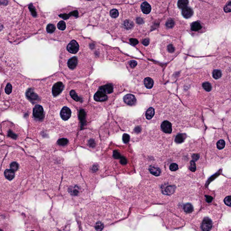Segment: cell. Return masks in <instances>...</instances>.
Here are the masks:
<instances>
[{
	"mask_svg": "<svg viewBox=\"0 0 231 231\" xmlns=\"http://www.w3.org/2000/svg\"><path fill=\"white\" fill-rule=\"evenodd\" d=\"M162 68L155 64H150L134 77L136 86L140 91L152 92L158 90L163 78Z\"/></svg>",
	"mask_w": 231,
	"mask_h": 231,
	"instance_id": "7c38bea8",
	"label": "cell"
},
{
	"mask_svg": "<svg viewBox=\"0 0 231 231\" xmlns=\"http://www.w3.org/2000/svg\"><path fill=\"white\" fill-rule=\"evenodd\" d=\"M29 231H35L34 230H31Z\"/></svg>",
	"mask_w": 231,
	"mask_h": 231,
	"instance_id": "816d5d0a",
	"label": "cell"
},
{
	"mask_svg": "<svg viewBox=\"0 0 231 231\" xmlns=\"http://www.w3.org/2000/svg\"><path fill=\"white\" fill-rule=\"evenodd\" d=\"M60 50L71 55L77 54L82 50L80 36L70 37L61 47Z\"/></svg>",
	"mask_w": 231,
	"mask_h": 231,
	"instance_id": "484cf974",
	"label": "cell"
},
{
	"mask_svg": "<svg viewBox=\"0 0 231 231\" xmlns=\"http://www.w3.org/2000/svg\"><path fill=\"white\" fill-rule=\"evenodd\" d=\"M186 24L176 18L168 17L163 20L159 27L160 33L180 38L186 29Z\"/></svg>",
	"mask_w": 231,
	"mask_h": 231,
	"instance_id": "ac0fdd59",
	"label": "cell"
},
{
	"mask_svg": "<svg viewBox=\"0 0 231 231\" xmlns=\"http://www.w3.org/2000/svg\"><path fill=\"white\" fill-rule=\"evenodd\" d=\"M166 208L163 215H170V220L184 224L192 220L199 212L201 203L199 197L196 196H178L171 200Z\"/></svg>",
	"mask_w": 231,
	"mask_h": 231,
	"instance_id": "5b68a950",
	"label": "cell"
},
{
	"mask_svg": "<svg viewBox=\"0 0 231 231\" xmlns=\"http://www.w3.org/2000/svg\"><path fill=\"white\" fill-rule=\"evenodd\" d=\"M179 168V166L176 163H172L169 166V169L171 171H177Z\"/></svg>",
	"mask_w": 231,
	"mask_h": 231,
	"instance_id": "f6af8a7d",
	"label": "cell"
},
{
	"mask_svg": "<svg viewBox=\"0 0 231 231\" xmlns=\"http://www.w3.org/2000/svg\"><path fill=\"white\" fill-rule=\"evenodd\" d=\"M224 65L223 66H214L211 72L213 77L214 80L219 83H220V82H222L223 84H224V82L226 83V81L225 80H226L228 81H231V80H228V78H231V76H228V75H231L228 74V68L227 69H224Z\"/></svg>",
	"mask_w": 231,
	"mask_h": 231,
	"instance_id": "4316f807",
	"label": "cell"
},
{
	"mask_svg": "<svg viewBox=\"0 0 231 231\" xmlns=\"http://www.w3.org/2000/svg\"><path fill=\"white\" fill-rule=\"evenodd\" d=\"M1 131L4 136V143L8 146L18 145L27 137L26 132L22 127L9 120L1 123Z\"/></svg>",
	"mask_w": 231,
	"mask_h": 231,
	"instance_id": "9a60e30c",
	"label": "cell"
},
{
	"mask_svg": "<svg viewBox=\"0 0 231 231\" xmlns=\"http://www.w3.org/2000/svg\"><path fill=\"white\" fill-rule=\"evenodd\" d=\"M41 103L34 105L28 119V136L32 139L37 138L39 131L44 125L45 121L46 113L44 107L40 104Z\"/></svg>",
	"mask_w": 231,
	"mask_h": 231,
	"instance_id": "e0dca14e",
	"label": "cell"
},
{
	"mask_svg": "<svg viewBox=\"0 0 231 231\" xmlns=\"http://www.w3.org/2000/svg\"><path fill=\"white\" fill-rule=\"evenodd\" d=\"M66 99L75 108H81L89 103L90 98V90L85 82L71 81L68 82L66 90Z\"/></svg>",
	"mask_w": 231,
	"mask_h": 231,
	"instance_id": "4fadbf2b",
	"label": "cell"
},
{
	"mask_svg": "<svg viewBox=\"0 0 231 231\" xmlns=\"http://www.w3.org/2000/svg\"><path fill=\"white\" fill-rule=\"evenodd\" d=\"M181 14L186 19H189L194 14V11L191 7L187 6L182 9Z\"/></svg>",
	"mask_w": 231,
	"mask_h": 231,
	"instance_id": "ab89813d",
	"label": "cell"
},
{
	"mask_svg": "<svg viewBox=\"0 0 231 231\" xmlns=\"http://www.w3.org/2000/svg\"><path fill=\"white\" fill-rule=\"evenodd\" d=\"M0 231H15L12 221L8 216H0Z\"/></svg>",
	"mask_w": 231,
	"mask_h": 231,
	"instance_id": "1f68e13d",
	"label": "cell"
},
{
	"mask_svg": "<svg viewBox=\"0 0 231 231\" xmlns=\"http://www.w3.org/2000/svg\"><path fill=\"white\" fill-rule=\"evenodd\" d=\"M77 111L65 98L52 102L48 120L55 130L60 132L75 131L77 127Z\"/></svg>",
	"mask_w": 231,
	"mask_h": 231,
	"instance_id": "277c9868",
	"label": "cell"
},
{
	"mask_svg": "<svg viewBox=\"0 0 231 231\" xmlns=\"http://www.w3.org/2000/svg\"><path fill=\"white\" fill-rule=\"evenodd\" d=\"M130 140V136L129 134H123V142L125 144L128 143Z\"/></svg>",
	"mask_w": 231,
	"mask_h": 231,
	"instance_id": "bcb514c9",
	"label": "cell"
},
{
	"mask_svg": "<svg viewBox=\"0 0 231 231\" xmlns=\"http://www.w3.org/2000/svg\"><path fill=\"white\" fill-rule=\"evenodd\" d=\"M86 13L85 9L68 6L57 9L52 13V19L65 21H75Z\"/></svg>",
	"mask_w": 231,
	"mask_h": 231,
	"instance_id": "7402d4cb",
	"label": "cell"
},
{
	"mask_svg": "<svg viewBox=\"0 0 231 231\" xmlns=\"http://www.w3.org/2000/svg\"><path fill=\"white\" fill-rule=\"evenodd\" d=\"M188 4L189 1L187 0H180L177 2V6L179 9H182L188 6Z\"/></svg>",
	"mask_w": 231,
	"mask_h": 231,
	"instance_id": "ee69618b",
	"label": "cell"
},
{
	"mask_svg": "<svg viewBox=\"0 0 231 231\" xmlns=\"http://www.w3.org/2000/svg\"><path fill=\"white\" fill-rule=\"evenodd\" d=\"M122 7L123 16L119 24L112 33L116 37L125 39L130 36L134 29H141L144 25V18L142 14L131 5H123Z\"/></svg>",
	"mask_w": 231,
	"mask_h": 231,
	"instance_id": "30bf717a",
	"label": "cell"
},
{
	"mask_svg": "<svg viewBox=\"0 0 231 231\" xmlns=\"http://www.w3.org/2000/svg\"><path fill=\"white\" fill-rule=\"evenodd\" d=\"M22 8L14 1H0V20L13 22L22 13Z\"/></svg>",
	"mask_w": 231,
	"mask_h": 231,
	"instance_id": "ffe728a7",
	"label": "cell"
},
{
	"mask_svg": "<svg viewBox=\"0 0 231 231\" xmlns=\"http://www.w3.org/2000/svg\"><path fill=\"white\" fill-rule=\"evenodd\" d=\"M125 89L124 83L116 80L97 79L90 88V97L96 103L108 107L112 104Z\"/></svg>",
	"mask_w": 231,
	"mask_h": 231,
	"instance_id": "8992f818",
	"label": "cell"
},
{
	"mask_svg": "<svg viewBox=\"0 0 231 231\" xmlns=\"http://www.w3.org/2000/svg\"><path fill=\"white\" fill-rule=\"evenodd\" d=\"M67 84L66 77L57 72L41 81H35L34 87L42 101L48 104L65 94Z\"/></svg>",
	"mask_w": 231,
	"mask_h": 231,
	"instance_id": "52a82bcc",
	"label": "cell"
},
{
	"mask_svg": "<svg viewBox=\"0 0 231 231\" xmlns=\"http://www.w3.org/2000/svg\"><path fill=\"white\" fill-rule=\"evenodd\" d=\"M6 49V43L5 41L0 38V57H2Z\"/></svg>",
	"mask_w": 231,
	"mask_h": 231,
	"instance_id": "7bdbcfd3",
	"label": "cell"
},
{
	"mask_svg": "<svg viewBox=\"0 0 231 231\" xmlns=\"http://www.w3.org/2000/svg\"><path fill=\"white\" fill-rule=\"evenodd\" d=\"M230 1L229 2V3L227 4V5L224 8L225 11L226 12H231V3Z\"/></svg>",
	"mask_w": 231,
	"mask_h": 231,
	"instance_id": "7dc6e473",
	"label": "cell"
},
{
	"mask_svg": "<svg viewBox=\"0 0 231 231\" xmlns=\"http://www.w3.org/2000/svg\"><path fill=\"white\" fill-rule=\"evenodd\" d=\"M215 145L218 152L223 151V150L227 148L228 146L227 139H225L224 138L217 139Z\"/></svg>",
	"mask_w": 231,
	"mask_h": 231,
	"instance_id": "e575fe53",
	"label": "cell"
},
{
	"mask_svg": "<svg viewBox=\"0 0 231 231\" xmlns=\"http://www.w3.org/2000/svg\"><path fill=\"white\" fill-rule=\"evenodd\" d=\"M79 144L88 150L96 151L99 147V139L95 133L89 130L81 132L79 136Z\"/></svg>",
	"mask_w": 231,
	"mask_h": 231,
	"instance_id": "cb8c5ba5",
	"label": "cell"
},
{
	"mask_svg": "<svg viewBox=\"0 0 231 231\" xmlns=\"http://www.w3.org/2000/svg\"><path fill=\"white\" fill-rule=\"evenodd\" d=\"M13 22L0 20V38L2 39L6 34H9L11 31Z\"/></svg>",
	"mask_w": 231,
	"mask_h": 231,
	"instance_id": "d6a6232c",
	"label": "cell"
},
{
	"mask_svg": "<svg viewBox=\"0 0 231 231\" xmlns=\"http://www.w3.org/2000/svg\"><path fill=\"white\" fill-rule=\"evenodd\" d=\"M4 110V109L0 108V116H1V114L3 113V112ZM2 131H1V124L0 123V135L2 134Z\"/></svg>",
	"mask_w": 231,
	"mask_h": 231,
	"instance_id": "681fc988",
	"label": "cell"
},
{
	"mask_svg": "<svg viewBox=\"0 0 231 231\" xmlns=\"http://www.w3.org/2000/svg\"><path fill=\"white\" fill-rule=\"evenodd\" d=\"M186 137V135L183 133H180L177 134L175 137V141L176 143H182L185 140Z\"/></svg>",
	"mask_w": 231,
	"mask_h": 231,
	"instance_id": "b9f144b4",
	"label": "cell"
},
{
	"mask_svg": "<svg viewBox=\"0 0 231 231\" xmlns=\"http://www.w3.org/2000/svg\"><path fill=\"white\" fill-rule=\"evenodd\" d=\"M19 80L18 76H14L4 81L1 88L0 102L8 104L11 110L26 113L30 112V108L23 98L22 93L20 92L22 89L20 86L22 85Z\"/></svg>",
	"mask_w": 231,
	"mask_h": 231,
	"instance_id": "ba28073f",
	"label": "cell"
},
{
	"mask_svg": "<svg viewBox=\"0 0 231 231\" xmlns=\"http://www.w3.org/2000/svg\"><path fill=\"white\" fill-rule=\"evenodd\" d=\"M123 102L128 105L134 106L137 102V99L133 94L131 93H128L123 97Z\"/></svg>",
	"mask_w": 231,
	"mask_h": 231,
	"instance_id": "8d00e7d4",
	"label": "cell"
},
{
	"mask_svg": "<svg viewBox=\"0 0 231 231\" xmlns=\"http://www.w3.org/2000/svg\"><path fill=\"white\" fill-rule=\"evenodd\" d=\"M155 114V110L153 107H150L147 110L145 113L146 119L148 120H150L154 118Z\"/></svg>",
	"mask_w": 231,
	"mask_h": 231,
	"instance_id": "60d3db41",
	"label": "cell"
},
{
	"mask_svg": "<svg viewBox=\"0 0 231 231\" xmlns=\"http://www.w3.org/2000/svg\"><path fill=\"white\" fill-rule=\"evenodd\" d=\"M37 160L20 150L8 154L0 170V206L8 207L18 196L23 183L39 169Z\"/></svg>",
	"mask_w": 231,
	"mask_h": 231,
	"instance_id": "6da1fadb",
	"label": "cell"
},
{
	"mask_svg": "<svg viewBox=\"0 0 231 231\" xmlns=\"http://www.w3.org/2000/svg\"><path fill=\"white\" fill-rule=\"evenodd\" d=\"M76 26L75 21L53 19L46 25L44 34L49 39L66 42L70 38V33Z\"/></svg>",
	"mask_w": 231,
	"mask_h": 231,
	"instance_id": "5bb4252c",
	"label": "cell"
},
{
	"mask_svg": "<svg viewBox=\"0 0 231 231\" xmlns=\"http://www.w3.org/2000/svg\"><path fill=\"white\" fill-rule=\"evenodd\" d=\"M150 174L155 176H159L162 174V169L156 164H150L148 167Z\"/></svg>",
	"mask_w": 231,
	"mask_h": 231,
	"instance_id": "d590c367",
	"label": "cell"
},
{
	"mask_svg": "<svg viewBox=\"0 0 231 231\" xmlns=\"http://www.w3.org/2000/svg\"><path fill=\"white\" fill-rule=\"evenodd\" d=\"M160 129L165 134H171L172 131V125L170 121H164L160 125Z\"/></svg>",
	"mask_w": 231,
	"mask_h": 231,
	"instance_id": "836d02e7",
	"label": "cell"
},
{
	"mask_svg": "<svg viewBox=\"0 0 231 231\" xmlns=\"http://www.w3.org/2000/svg\"><path fill=\"white\" fill-rule=\"evenodd\" d=\"M201 201V206L203 208L213 205L215 198L214 192L209 190H204L201 191L199 197Z\"/></svg>",
	"mask_w": 231,
	"mask_h": 231,
	"instance_id": "f546056e",
	"label": "cell"
},
{
	"mask_svg": "<svg viewBox=\"0 0 231 231\" xmlns=\"http://www.w3.org/2000/svg\"><path fill=\"white\" fill-rule=\"evenodd\" d=\"M110 158L113 164L118 168H126L129 164V158L127 154H124V150L118 146L111 150Z\"/></svg>",
	"mask_w": 231,
	"mask_h": 231,
	"instance_id": "d4e9b609",
	"label": "cell"
},
{
	"mask_svg": "<svg viewBox=\"0 0 231 231\" xmlns=\"http://www.w3.org/2000/svg\"><path fill=\"white\" fill-rule=\"evenodd\" d=\"M183 48L182 41L176 38H170L161 42L160 49L163 58L170 61L181 52Z\"/></svg>",
	"mask_w": 231,
	"mask_h": 231,
	"instance_id": "d6986e66",
	"label": "cell"
},
{
	"mask_svg": "<svg viewBox=\"0 0 231 231\" xmlns=\"http://www.w3.org/2000/svg\"><path fill=\"white\" fill-rule=\"evenodd\" d=\"M61 190L64 197L70 201L80 202L87 198V188L78 169L74 168L66 169Z\"/></svg>",
	"mask_w": 231,
	"mask_h": 231,
	"instance_id": "9c48e42d",
	"label": "cell"
},
{
	"mask_svg": "<svg viewBox=\"0 0 231 231\" xmlns=\"http://www.w3.org/2000/svg\"><path fill=\"white\" fill-rule=\"evenodd\" d=\"M214 201L222 210L230 213L231 210V191L230 180L224 185L216 193Z\"/></svg>",
	"mask_w": 231,
	"mask_h": 231,
	"instance_id": "603a6c76",
	"label": "cell"
},
{
	"mask_svg": "<svg viewBox=\"0 0 231 231\" xmlns=\"http://www.w3.org/2000/svg\"><path fill=\"white\" fill-rule=\"evenodd\" d=\"M126 66L129 72L131 75L134 77L140 73V71H143L144 67H146L145 61H142L134 59H132L127 61L126 63Z\"/></svg>",
	"mask_w": 231,
	"mask_h": 231,
	"instance_id": "f1b7e54d",
	"label": "cell"
},
{
	"mask_svg": "<svg viewBox=\"0 0 231 231\" xmlns=\"http://www.w3.org/2000/svg\"><path fill=\"white\" fill-rule=\"evenodd\" d=\"M123 16V10L120 5L106 7L101 12L99 26L106 31L112 32L119 25Z\"/></svg>",
	"mask_w": 231,
	"mask_h": 231,
	"instance_id": "2e32d148",
	"label": "cell"
},
{
	"mask_svg": "<svg viewBox=\"0 0 231 231\" xmlns=\"http://www.w3.org/2000/svg\"><path fill=\"white\" fill-rule=\"evenodd\" d=\"M74 135L73 134L70 135L69 134L67 135L66 134L61 135L56 141L55 148L63 151L70 150L71 146H72V143L74 141Z\"/></svg>",
	"mask_w": 231,
	"mask_h": 231,
	"instance_id": "83f0119b",
	"label": "cell"
},
{
	"mask_svg": "<svg viewBox=\"0 0 231 231\" xmlns=\"http://www.w3.org/2000/svg\"><path fill=\"white\" fill-rule=\"evenodd\" d=\"M220 231H231V227L229 226L228 227L225 228H224L222 230Z\"/></svg>",
	"mask_w": 231,
	"mask_h": 231,
	"instance_id": "c3c4849f",
	"label": "cell"
},
{
	"mask_svg": "<svg viewBox=\"0 0 231 231\" xmlns=\"http://www.w3.org/2000/svg\"><path fill=\"white\" fill-rule=\"evenodd\" d=\"M94 61L83 50L75 55L60 50L58 58L60 72L68 80L90 76L94 71Z\"/></svg>",
	"mask_w": 231,
	"mask_h": 231,
	"instance_id": "3957f363",
	"label": "cell"
},
{
	"mask_svg": "<svg viewBox=\"0 0 231 231\" xmlns=\"http://www.w3.org/2000/svg\"><path fill=\"white\" fill-rule=\"evenodd\" d=\"M190 29L192 32H201L203 30V26L199 21H194L191 24Z\"/></svg>",
	"mask_w": 231,
	"mask_h": 231,
	"instance_id": "f35d334b",
	"label": "cell"
},
{
	"mask_svg": "<svg viewBox=\"0 0 231 231\" xmlns=\"http://www.w3.org/2000/svg\"><path fill=\"white\" fill-rule=\"evenodd\" d=\"M82 50L87 53L94 60H104V48L102 45L96 43L89 38L80 36Z\"/></svg>",
	"mask_w": 231,
	"mask_h": 231,
	"instance_id": "44dd1931",
	"label": "cell"
},
{
	"mask_svg": "<svg viewBox=\"0 0 231 231\" xmlns=\"http://www.w3.org/2000/svg\"><path fill=\"white\" fill-rule=\"evenodd\" d=\"M222 214L223 210L217 205H209L195 215L191 223L197 231H217Z\"/></svg>",
	"mask_w": 231,
	"mask_h": 231,
	"instance_id": "8fae6325",
	"label": "cell"
},
{
	"mask_svg": "<svg viewBox=\"0 0 231 231\" xmlns=\"http://www.w3.org/2000/svg\"><path fill=\"white\" fill-rule=\"evenodd\" d=\"M45 13L38 3H32L24 9L18 21L12 26L8 38L11 43L22 42L41 29L46 23Z\"/></svg>",
	"mask_w": 231,
	"mask_h": 231,
	"instance_id": "7a4b0ae2",
	"label": "cell"
},
{
	"mask_svg": "<svg viewBox=\"0 0 231 231\" xmlns=\"http://www.w3.org/2000/svg\"><path fill=\"white\" fill-rule=\"evenodd\" d=\"M201 154L197 152L193 153L191 155V159L188 161V168L192 173L197 171L199 168V161L201 160Z\"/></svg>",
	"mask_w": 231,
	"mask_h": 231,
	"instance_id": "4dcf8cb0",
	"label": "cell"
},
{
	"mask_svg": "<svg viewBox=\"0 0 231 231\" xmlns=\"http://www.w3.org/2000/svg\"><path fill=\"white\" fill-rule=\"evenodd\" d=\"M1 88H2V87H1V85H0V94H1Z\"/></svg>",
	"mask_w": 231,
	"mask_h": 231,
	"instance_id": "f907efd6",
	"label": "cell"
},
{
	"mask_svg": "<svg viewBox=\"0 0 231 231\" xmlns=\"http://www.w3.org/2000/svg\"><path fill=\"white\" fill-rule=\"evenodd\" d=\"M9 150V146L0 144V170Z\"/></svg>",
	"mask_w": 231,
	"mask_h": 231,
	"instance_id": "74e56055",
	"label": "cell"
}]
</instances>
